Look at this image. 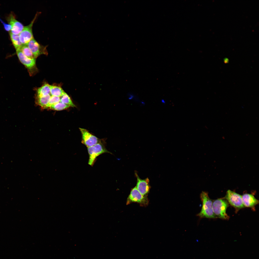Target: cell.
<instances>
[{
    "label": "cell",
    "mask_w": 259,
    "mask_h": 259,
    "mask_svg": "<svg viewBox=\"0 0 259 259\" xmlns=\"http://www.w3.org/2000/svg\"><path fill=\"white\" fill-rule=\"evenodd\" d=\"M200 197L202 203L200 212L196 215L200 218H216L213 212L212 208V201L209 198L208 193L202 191L200 194Z\"/></svg>",
    "instance_id": "obj_1"
},
{
    "label": "cell",
    "mask_w": 259,
    "mask_h": 259,
    "mask_svg": "<svg viewBox=\"0 0 259 259\" xmlns=\"http://www.w3.org/2000/svg\"><path fill=\"white\" fill-rule=\"evenodd\" d=\"M212 208L214 214L216 218L228 220L229 217L226 213V210L229 204L224 198H219L212 201Z\"/></svg>",
    "instance_id": "obj_2"
},
{
    "label": "cell",
    "mask_w": 259,
    "mask_h": 259,
    "mask_svg": "<svg viewBox=\"0 0 259 259\" xmlns=\"http://www.w3.org/2000/svg\"><path fill=\"white\" fill-rule=\"evenodd\" d=\"M18 57L21 63L27 68L29 75H35L38 71L36 63V59H31L25 56L19 49L16 50Z\"/></svg>",
    "instance_id": "obj_3"
},
{
    "label": "cell",
    "mask_w": 259,
    "mask_h": 259,
    "mask_svg": "<svg viewBox=\"0 0 259 259\" xmlns=\"http://www.w3.org/2000/svg\"><path fill=\"white\" fill-rule=\"evenodd\" d=\"M87 150L89 157L88 164L91 166L93 165L96 158L100 155L105 153H111L107 150L102 142L87 147Z\"/></svg>",
    "instance_id": "obj_4"
},
{
    "label": "cell",
    "mask_w": 259,
    "mask_h": 259,
    "mask_svg": "<svg viewBox=\"0 0 259 259\" xmlns=\"http://www.w3.org/2000/svg\"><path fill=\"white\" fill-rule=\"evenodd\" d=\"M229 204L238 211L245 207L242 199V196L240 194L228 190L226 192V195L224 198Z\"/></svg>",
    "instance_id": "obj_5"
},
{
    "label": "cell",
    "mask_w": 259,
    "mask_h": 259,
    "mask_svg": "<svg viewBox=\"0 0 259 259\" xmlns=\"http://www.w3.org/2000/svg\"><path fill=\"white\" fill-rule=\"evenodd\" d=\"M148 202L147 196L142 195L135 187L131 189L126 203L128 205L132 202H136L142 206H146L148 205Z\"/></svg>",
    "instance_id": "obj_6"
},
{
    "label": "cell",
    "mask_w": 259,
    "mask_h": 259,
    "mask_svg": "<svg viewBox=\"0 0 259 259\" xmlns=\"http://www.w3.org/2000/svg\"><path fill=\"white\" fill-rule=\"evenodd\" d=\"M82 136V143L87 147L101 143V140L96 136L91 134L86 129L79 128Z\"/></svg>",
    "instance_id": "obj_7"
},
{
    "label": "cell",
    "mask_w": 259,
    "mask_h": 259,
    "mask_svg": "<svg viewBox=\"0 0 259 259\" xmlns=\"http://www.w3.org/2000/svg\"><path fill=\"white\" fill-rule=\"evenodd\" d=\"M37 16V14L31 23L29 25L24 27L23 30L19 34V40L23 45H27L34 38L32 27Z\"/></svg>",
    "instance_id": "obj_8"
},
{
    "label": "cell",
    "mask_w": 259,
    "mask_h": 259,
    "mask_svg": "<svg viewBox=\"0 0 259 259\" xmlns=\"http://www.w3.org/2000/svg\"><path fill=\"white\" fill-rule=\"evenodd\" d=\"M27 45L35 59L41 54L47 55L48 54L46 47L41 45L34 38L31 40Z\"/></svg>",
    "instance_id": "obj_9"
},
{
    "label": "cell",
    "mask_w": 259,
    "mask_h": 259,
    "mask_svg": "<svg viewBox=\"0 0 259 259\" xmlns=\"http://www.w3.org/2000/svg\"><path fill=\"white\" fill-rule=\"evenodd\" d=\"M135 175L137 178L136 188L142 195L147 196L150 188L149 179L147 178L142 179L140 178L136 173Z\"/></svg>",
    "instance_id": "obj_10"
},
{
    "label": "cell",
    "mask_w": 259,
    "mask_h": 259,
    "mask_svg": "<svg viewBox=\"0 0 259 259\" xmlns=\"http://www.w3.org/2000/svg\"><path fill=\"white\" fill-rule=\"evenodd\" d=\"M7 19L9 24L11 26V32L15 35H19L24 28L23 25L17 20L12 14L10 15Z\"/></svg>",
    "instance_id": "obj_11"
},
{
    "label": "cell",
    "mask_w": 259,
    "mask_h": 259,
    "mask_svg": "<svg viewBox=\"0 0 259 259\" xmlns=\"http://www.w3.org/2000/svg\"><path fill=\"white\" fill-rule=\"evenodd\" d=\"M242 197L245 207L253 209L255 206L259 203V200L252 194L245 193L242 196Z\"/></svg>",
    "instance_id": "obj_12"
},
{
    "label": "cell",
    "mask_w": 259,
    "mask_h": 259,
    "mask_svg": "<svg viewBox=\"0 0 259 259\" xmlns=\"http://www.w3.org/2000/svg\"><path fill=\"white\" fill-rule=\"evenodd\" d=\"M51 86V85L48 83H45L38 88L37 90V97L50 95Z\"/></svg>",
    "instance_id": "obj_13"
},
{
    "label": "cell",
    "mask_w": 259,
    "mask_h": 259,
    "mask_svg": "<svg viewBox=\"0 0 259 259\" xmlns=\"http://www.w3.org/2000/svg\"><path fill=\"white\" fill-rule=\"evenodd\" d=\"M65 92L61 86L55 85H51L50 95L51 96L61 97Z\"/></svg>",
    "instance_id": "obj_14"
},
{
    "label": "cell",
    "mask_w": 259,
    "mask_h": 259,
    "mask_svg": "<svg viewBox=\"0 0 259 259\" xmlns=\"http://www.w3.org/2000/svg\"><path fill=\"white\" fill-rule=\"evenodd\" d=\"M11 39L16 50L19 49L23 45L19 40V35H15L10 32Z\"/></svg>",
    "instance_id": "obj_15"
},
{
    "label": "cell",
    "mask_w": 259,
    "mask_h": 259,
    "mask_svg": "<svg viewBox=\"0 0 259 259\" xmlns=\"http://www.w3.org/2000/svg\"><path fill=\"white\" fill-rule=\"evenodd\" d=\"M51 96V95L49 94L45 96L37 97L38 105L45 108L48 103Z\"/></svg>",
    "instance_id": "obj_16"
},
{
    "label": "cell",
    "mask_w": 259,
    "mask_h": 259,
    "mask_svg": "<svg viewBox=\"0 0 259 259\" xmlns=\"http://www.w3.org/2000/svg\"><path fill=\"white\" fill-rule=\"evenodd\" d=\"M60 102L68 105L70 107L75 106V105L73 103L69 95L65 92L60 97Z\"/></svg>",
    "instance_id": "obj_17"
},
{
    "label": "cell",
    "mask_w": 259,
    "mask_h": 259,
    "mask_svg": "<svg viewBox=\"0 0 259 259\" xmlns=\"http://www.w3.org/2000/svg\"><path fill=\"white\" fill-rule=\"evenodd\" d=\"M19 49L27 57L31 59L35 58L31 50L27 45H22Z\"/></svg>",
    "instance_id": "obj_18"
},
{
    "label": "cell",
    "mask_w": 259,
    "mask_h": 259,
    "mask_svg": "<svg viewBox=\"0 0 259 259\" xmlns=\"http://www.w3.org/2000/svg\"><path fill=\"white\" fill-rule=\"evenodd\" d=\"M70 107V106L60 102L51 106L49 108L54 110L59 111L65 109Z\"/></svg>",
    "instance_id": "obj_19"
},
{
    "label": "cell",
    "mask_w": 259,
    "mask_h": 259,
    "mask_svg": "<svg viewBox=\"0 0 259 259\" xmlns=\"http://www.w3.org/2000/svg\"><path fill=\"white\" fill-rule=\"evenodd\" d=\"M60 101V97L51 96L49 101L45 108H49L51 106Z\"/></svg>",
    "instance_id": "obj_20"
},
{
    "label": "cell",
    "mask_w": 259,
    "mask_h": 259,
    "mask_svg": "<svg viewBox=\"0 0 259 259\" xmlns=\"http://www.w3.org/2000/svg\"><path fill=\"white\" fill-rule=\"evenodd\" d=\"M0 20L3 25L4 29L6 30L7 31H9L10 30H11V26L9 24H6L0 18Z\"/></svg>",
    "instance_id": "obj_21"
},
{
    "label": "cell",
    "mask_w": 259,
    "mask_h": 259,
    "mask_svg": "<svg viewBox=\"0 0 259 259\" xmlns=\"http://www.w3.org/2000/svg\"><path fill=\"white\" fill-rule=\"evenodd\" d=\"M161 101H162V102H163V103H165V100H161Z\"/></svg>",
    "instance_id": "obj_22"
}]
</instances>
